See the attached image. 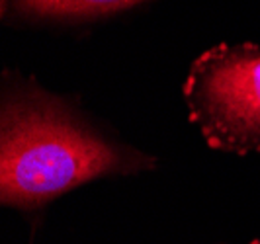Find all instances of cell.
Returning a JSON list of instances; mask_svg holds the SVG:
<instances>
[{
    "mask_svg": "<svg viewBox=\"0 0 260 244\" xmlns=\"http://www.w3.org/2000/svg\"><path fill=\"white\" fill-rule=\"evenodd\" d=\"M75 100L20 71H0V207L36 211L92 180L155 170Z\"/></svg>",
    "mask_w": 260,
    "mask_h": 244,
    "instance_id": "6da1fadb",
    "label": "cell"
},
{
    "mask_svg": "<svg viewBox=\"0 0 260 244\" xmlns=\"http://www.w3.org/2000/svg\"><path fill=\"white\" fill-rule=\"evenodd\" d=\"M182 96L209 149L260 153V47L217 43L190 64Z\"/></svg>",
    "mask_w": 260,
    "mask_h": 244,
    "instance_id": "7a4b0ae2",
    "label": "cell"
},
{
    "mask_svg": "<svg viewBox=\"0 0 260 244\" xmlns=\"http://www.w3.org/2000/svg\"><path fill=\"white\" fill-rule=\"evenodd\" d=\"M156 0H0V26L77 27L135 10Z\"/></svg>",
    "mask_w": 260,
    "mask_h": 244,
    "instance_id": "3957f363",
    "label": "cell"
},
{
    "mask_svg": "<svg viewBox=\"0 0 260 244\" xmlns=\"http://www.w3.org/2000/svg\"><path fill=\"white\" fill-rule=\"evenodd\" d=\"M250 244H260V240H252Z\"/></svg>",
    "mask_w": 260,
    "mask_h": 244,
    "instance_id": "277c9868",
    "label": "cell"
}]
</instances>
